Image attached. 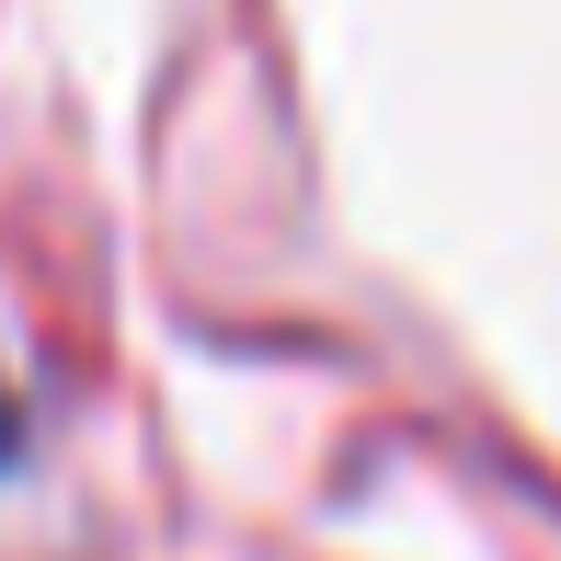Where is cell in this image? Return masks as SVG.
Wrapping results in <instances>:
<instances>
[{
	"mask_svg": "<svg viewBox=\"0 0 561 561\" xmlns=\"http://www.w3.org/2000/svg\"><path fill=\"white\" fill-rule=\"evenodd\" d=\"M12 447H23V401H12V378H0V470H12Z\"/></svg>",
	"mask_w": 561,
	"mask_h": 561,
	"instance_id": "obj_1",
	"label": "cell"
}]
</instances>
